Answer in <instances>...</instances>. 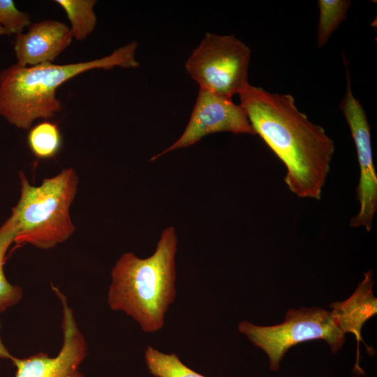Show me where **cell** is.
<instances>
[{
	"label": "cell",
	"instance_id": "cell-1",
	"mask_svg": "<svg viewBox=\"0 0 377 377\" xmlns=\"http://www.w3.org/2000/svg\"><path fill=\"white\" fill-rule=\"evenodd\" d=\"M239 96L255 133L286 165L284 180L290 191L319 200L335 149L325 129L300 111L290 94L249 84Z\"/></svg>",
	"mask_w": 377,
	"mask_h": 377
},
{
	"label": "cell",
	"instance_id": "cell-2",
	"mask_svg": "<svg viewBox=\"0 0 377 377\" xmlns=\"http://www.w3.org/2000/svg\"><path fill=\"white\" fill-rule=\"evenodd\" d=\"M175 228H165L156 250L146 258L133 252L121 255L111 270L108 303L111 309L133 318L147 333L162 329L176 296Z\"/></svg>",
	"mask_w": 377,
	"mask_h": 377
},
{
	"label": "cell",
	"instance_id": "cell-3",
	"mask_svg": "<svg viewBox=\"0 0 377 377\" xmlns=\"http://www.w3.org/2000/svg\"><path fill=\"white\" fill-rule=\"evenodd\" d=\"M136 42L115 50L110 55L84 62L52 63L22 66L17 63L0 72V115L19 128L29 129L38 119L53 118L62 109L57 89L84 72L119 66L136 68Z\"/></svg>",
	"mask_w": 377,
	"mask_h": 377
},
{
	"label": "cell",
	"instance_id": "cell-4",
	"mask_svg": "<svg viewBox=\"0 0 377 377\" xmlns=\"http://www.w3.org/2000/svg\"><path fill=\"white\" fill-rule=\"evenodd\" d=\"M19 176L20 197L12 209L17 221L14 243L50 249L67 240L75 230L70 216L79 182L75 170H63L37 186L23 172Z\"/></svg>",
	"mask_w": 377,
	"mask_h": 377
},
{
	"label": "cell",
	"instance_id": "cell-5",
	"mask_svg": "<svg viewBox=\"0 0 377 377\" xmlns=\"http://www.w3.org/2000/svg\"><path fill=\"white\" fill-rule=\"evenodd\" d=\"M238 330L267 354L269 369L274 371L279 369L288 350L300 343L322 339L336 353L345 342V334L330 311L317 306L290 309L284 321L272 326H259L244 320L239 323Z\"/></svg>",
	"mask_w": 377,
	"mask_h": 377
},
{
	"label": "cell",
	"instance_id": "cell-6",
	"mask_svg": "<svg viewBox=\"0 0 377 377\" xmlns=\"http://www.w3.org/2000/svg\"><path fill=\"white\" fill-rule=\"evenodd\" d=\"M250 48L233 35L207 33L185 63L200 89L232 98L249 83Z\"/></svg>",
	"mask_w": 377,
	"mask_h": 377
},
{
	"label": "cell",
	"instance_id": "cell-7",
	"mask_svg": "<svg viewBox=\"0 0 377 377\" xmlns=\"http://www.w3.org/2000/svg\"><path fill=\"white\" fill-rule=\"evenodd\" d=\"M346 72V91L339 104L350 130L360 165V180L357 187L358 212L351 218L352 228L364 227L369 232L377 211V175L373 161L370 126L365 111L355 97L351 87L348 62L343 54Z\"/></svg>",
	"mask_w": 377,
	"mask_h": 377
},
{
	"label": "cell",
	"instance_id": "cell-8",
	"mask_svg": "<svg viewBox=\"0 0 377 377\" xmlns=\"http://www.w3.org/2000/svg\"><path fill=\"white\" fill-rule=\"evenodd\" d=\"M62 306L63 343L59 354L50 357L39 353L25 358L13 356L0 338V357L10 359L16 367L15 377H83L78 368L87 354V344L68 306L66 295L51 285Z\"/></svg>",
	"mask_w": 377,
	"mask_h": 377
},
{
	"label": "cell",
	"instance_id": "cell-9",
	"mask_svg": "<svg viewBox=\"0 0 377 377\" xmlns=\"http://www.w3.org/2000/svg\"><path fill=\"white\" fill-rule=\"evenodd\" d=\"M220 132L256 134L240 105L234 103L232 98L200 89L188 123L182 135L149 161H155L175 149L193 145L205 136Z\"/></svg>",
	"mask_w": 377,
	"mask_h": 377
},
{
	"label": "cell",
	"instance_id": "cell-10",
	"mask_svg": "<svg viewBox=\"0 0 377 377\" xmlns=\"http://www.w3.org/2000/svg\"><path fill=\"white\" fill-rule=\"evenodd\" d=\"M72 39L70 28L61 22L45 20L31 23L25 33L16 35L14 52L17 64L22 66L51 64Z\"/></svg>",
	"mask_w": 377,
	"mask_h": 377
},
{
	"label": "cell",
	"instance_id": "cell-11",
	"mask_svg": "<svg viewBox=\"0 0 377 377\" xmlns=\"http://www.w3.org/2000/svg\"><path fill=\"white\" fill-rule=\"evenodd\" d=\"M374 273L371 269L364 274V279L355 292L346 300L330 305L331 316L341 330L352 333L357 341L356 372L364 373L359 366L360 342L363 341L361 332L365 322L377 313V299L374 295Z\"/></svg>",
	"mask_w": 377,
	"mask_h": 377
},
{
	"label": "cell",
	"instance_id": "cell-12",
	"mask_svg": "<svg viewBox=\"0 0 377 377\" xmlns=\"http://www.w3.org/2000/svg\"><path fill=\"white\" fill-rule=\"evenodd\" d=\"M16 232V219L11 214L0 227V312H3L18 303L23 296L21 287L9 283L3 271L6 254L14 242Z\"/></svg>",
	"mask_w": 377,
	"mask_h": 377
},
{
	"label": "cell",
	"instance_id": "cell-13",
	"mask_svg": "<svg viewBox=\"0 0 377 377\" xmlns=\"http://www.w3.org/2000/svg\"><path fill=\"white\" fill-rule=\"evenodd\" d=\"M65 11L70 22L73 38L83 40L91 34L96 24L97 18L94 10L95 0H56Z\"/></svg>",
	"mask_w": 377,
	"mask_h": 377
},
{
	"label": "cell",
	"instance_id": "cell-14",
	"mask_svg": "<svg viewBox=\"0 0 377 377\" xmlns=\"http://www.w3.org/2000/svg\"><path fill=\"white\" fill-rule=\"evenodd\" d=\"M27 142L31 151L37 158L47 159L58 154L62 139L56 124L43 121L30 128Z\"/></svg>",
	"mask_w": 377,
	"mask_h": 377
},
{
	"label": "cell",
	"instance_id": "cell-15",
	"mask_svg": "<svg viewBox=\"0 0 377 377\" xmlns=\"http://www.w3.org/2000/svg\"><path fill=\"white\" fill-rule=\"evenodd\" d=\"M145 359L155 377H207L186 367L175 353L166 354L151 346L145 349Z\"/></svg>",
	"mask_w": 377,
	"mask_h": 377
},
{
	"label": "cell",
	"instance_id": "cell-16",
	"mask_svg": "<svg viewBox=\"0 0 377 377\" xmlns=\"http://www.w3.org/2000/svg\"><path fill=\"white\" fill-rule=\"evenodd\" d=\"M352 3L348 0H319L317 26V46H324L340 24L346 19Z\"/></svg>",
	"mask_w": 377,
	"mask_h": 377
},
{
	"label": "cell",
	"instance_id": "cell-17",
	"mask_svg": "<svg viewBox=\"0 0 377 377\" xmlns=\"http://www.w3.org/2000/svg\"><path fill=\"white\" fill-rule=\"evenodd\" d=\"M31 24L30 15L18 10L13 1L0 0V27L9 35L23 33Z\"/></svg>",
	"mask_w": 377,
	"mask_h": 377
},
{
	"label": "cell",
	"instance_id": "cell-18",
	"mask_svg": "<svg viewBox=\"0 0 377 377\" xmlns=\"http://www.w3.org/2000/svg\"><path fill=\"white\" fill-rule=\"evenodd\" d=\"M2 35H9V34L5 29L0 27V36H2Z\"/></svg>",
	"mask_w": 377,
	"mask_h": 377
}]
</instances>
